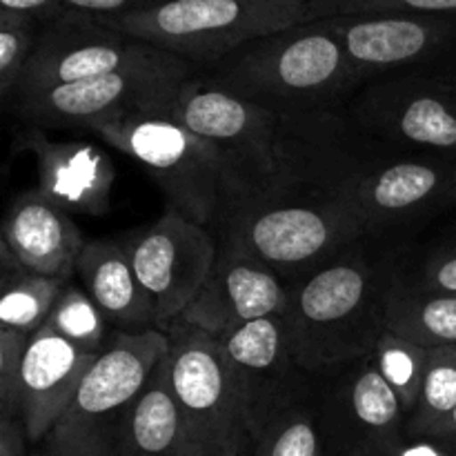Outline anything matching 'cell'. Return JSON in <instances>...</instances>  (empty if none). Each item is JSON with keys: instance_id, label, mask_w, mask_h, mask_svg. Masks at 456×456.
Segmentation results:
<instances>
[{"instance_id": "obj_1", "label": "cell", "mask_w": 456, "mask_h": 456, "mask_svg": "<svg viewBox=\"0 0 456 456\" xmlns=\"http://www.w3.org/2000/svg\"><path fill=\"white\" fill-rule=\"evenodd\" d=\"M169 116L216 150L245 205L334 191L381 160L359 141L363 129L338 110L267 107L218 87L200 71L178 89Z\"/></svg>"}, {"instance_id": "obj_2", "label": "cell", "mask_w": 456, "mask_h": 456, "mask_svg": "<svg viewBox=\"0 0 456 456\" xmlns=\"http://www.w3.org/2000/svg\"><path fill=\"white\" fill-rule=\"evenodd\" d=\"M392 281L387 267L350 248L292 288L289 337L310 377L346 372L372 356L386 332Z\"/></svg>"}, {"instance_id": "obj_3", "label": "cell", "mask_w": 456, "mask_h": 456, "mask_svg": "<svg viewBox=\"0 0 456 456\" xmlns=\"http://www.w3.org/2000/svg\"><path fill=\"white\" fill-rule=\"evenodd\" d=\"M200 74L218 87L279 110H337L361 87L325 20H310L243 45Z\"/></svg>"}, {"instance_id": "obj_4", "label": "cell", "mask_w": 456, "mask_h": 456, "mask_svg": "<svg viewBox=\"0 0 456 456\" xmlns=\"http://www.w3.org/2000/svg\"><path fill=\"white\" fill-rule=\"evenodd\" d=\"M94 134L147 167L167 196L169 209L200 225L221 227L245 205L216 150L169 111L127 116Z\"/></svg>"}, {"instance_id": "obj_5", "label": "cell", "mask_w": 456, "mask_h": 456, "mask_svg": "<svg viewBox=\"0 0 456 456\" xmlns=\"http://www.w3.org/2000/svg\"><path fill=\"white\" fill-rule=\"evenodd\" d=\"M203 71L243 45L310 22V0H167L145 12L98 18Z\"/></svg>"}, {"instance_id": "obj_6", "label": "cell", "mask_w": 456, "mask_h": 456, "mask_svg": "<svg viewBox=\"0 0 456 456\" xmlns=\"http://www.w3.org/2000/svg\"><path fill=\"white\" fill-rule=\"evenodd\" d=\"M221 230L223 245L279 276L281 272L312 274L370 234L359 212L337 190L245 205Z\"/></svg>"}, {"instance_id": "obj_7", "label": "cell", "mask_w": 456, "mask_h": 456, "mask_svg": "<svg viewBox=\"0 0 456 456\" xmlns=\"http://www.w3.org/2000/svg\"><path fill=\"white\" fill-rule=\"evenodd\" d=\"M167 352L169 337L156 328L107 341L43 441V456H116L120 426Z\"/></svg>"}, {"instance_id": "obj_8", "label": "cell", "mask_w": 456, "mask_h": 456, "mask_svg": "<svg viewBox=\"0 0 456 456\" xmlns=\"http://www.w3.org/2000/svg\"><path fill=\"white\" fill-rule=\"evenodd\" d=\"M169 370L200 456H254L258 430L216 337L178 319L167 330Z\"/></svg>"}, {"instance_id": "obj_9", "label": "cell", "mask_w": 456, "mask_h": 456, "mask_svg": "<svg viewBox=\"0 0 456 456\" xmlns=\"http://www.w3.org/2000/svg\"><path fill=\"white\" fill-rule=\"evenodd\" d=\"M196 71L183 58L159 49L154 56L110 74L18 101L16 110L36 127H85L94 132L127 116L169 111L178 89Z\"/></svg>"}, {"instance_id": "obj_10", "label": "cell", "mask_w": 456, "mask_h": 456, "mask_svg": "<svg viewBox=\"0 0 456 456\" xmlns=\"http://www.w3.org/2000/svg\"><path fill=\"white\" fill-rule=\"evenodd\" d=\"M436 67L365 83L352 102V120L368 136L456 159V78Z\"/></svg>"}, {"instance_id": "obj_11", "label": "cell", "mask_w": 456, "mask_h": 456, "mask_svg": "<svg viewBox=\"0 0 456 456\" xmlns=\"http://www.w3.org/2000/svg\"><path fill=\"white\" fill-rule=\"evenodd\" d=\"M134 272L156 305V330L167 334L208 281L218 258L209 227L167 209L123 240Z\"/></svg>"}, {"instance_id": "obj_12", "label": "cell", "mask_w": 456, "mask_h": 456, "mask_svg": "<svg viewBox=\"0 0 456 456\" xmlns=\"http://www.w3.org/2000/svg\"><path fill=\"white\" fill-rule=\"evenodd\" d=\"M361 85L436 67L456 53V13H363L325 18Z\"/></svg>"}, {"instance_id": "obj_13", "label": "cell", "mask_w": 456, "mask_h": 456, "mask_svg": "<svg viewBox=\"0 0 456 456\" xmlns=\"http://www.w3.org/2000/svg\"><path fill=\"white\" fill-rule=\"evenodd\" d=\"M159 47L111 29L85 13L65 12L43 25L13 101L40 96L62 85L96 78L154 56Z\"/></svg>"}, {"instance_id": "obj_14", "label": "cell", "mask_w": 456, "mask_h": 456, "mask_svg": "<svg viewBox=\"0 0 456 456\" xmlns=\"http://www.w3.org/2000/svg\"><path fill=\"white\" fill-rule=\"evenodd\" d=\"M337 191L374 234L456 203V160L445 156L374 160Z\"/></svg>"}, {"instance_id": "obj_15", "label": "cell", "mask_w": 456, "mask_h": 456, "mask_svg": "<svg viewBox=\"0 0 456 456\" xmlns=\"http://www.w3.org/2000/svg\"><path fill=\"white\" fill-rule=\"evenodd\" d=\"M330 456H392L405 436V412L372 356L346 370L321 399Z\"/></svg>"}, {"instance_id": "obj_16", "label": "cell", "mask_w": 456, "mask_h": 456, "mask_svg": "<svg viewBox=\"0 0 456 456\" xmlns=\"http://www.w3.org/2000/svg\"><path fill=\"white\" fill-rule=\"evenodd\" d=\"M218 341L239 377L258 432L276 412L307 399L310 374L294 356L288 312L240 325Z\"/></svg>"}, {"instance_id": "obj_17", "label": "cell", "mask_w": 456, "mask_h": 456, "mask_svg": "<svg viewBox=\"0 0 456 456\" xmlns=\"http://www.w3.org/2000/svg\"><path fill=\"white\" fill-rule=\"evenodd\" d=\"M289 303L292 288L274 270L230 245H221L208 281L181 319L209 337L221 338L263 316L285 314Z\"/></svg>"}, {"instance_id": "obj_18", "label": "cell", "mask_w": 456, "mask_h": 456, "mask_svg": "<svg viewBox=\"0 0 456 456\" xmlns=\"http://www.w3.org/2000/svg\"><path fill=\"white\" fill-rule=\"evenodd\" d=\"M13 151L36 160L38 190L69 214L105 216L111 208L116 167L110 156L87 141H56L29 125L13 141Z\"/></svg>"}, {"instance_id": "obj_19", "label": "cell", "mask_w": 456, "mask_h": 456, "mask_svg": "<svg viewBox=\"0 0 456 456\" xmlns=\"http://www.w3.org/2000/svg\"><path fill=\"white\" fill-rule=\"evenodd\" d=\"M98 354L61 337L49 325L31 334L20 379V419L29 444L47 439Z\"/></svg>"}, {"instance_id": "obj_20", "label": "cell", "mask_w": 456, "mask_h": 456, "mask_svg": "<svg viewBox=\"0 0 456 456\" xmlns=\"http://www.w3.org/2000/svg\"><path fill=\"white\" fill-rule=\"evenodd\" d=\"M83 249L71 214L38 187L18 196L3 221L0 256L36 274L71 281Z\"/></svg>"}, {"instance_id": "obj_21", "label": "cell", "mask_w": 456, "mask_h": 456, "mask_svg": "<svg viewBox=\"0 0 456 456\" xmlns=\"http://www.w3.org/2000/svg\"><path fill=\"white\" fill-rule=\"evenodd\" d=\"M116 456H200L174 390L169 352L125 417Z\"/></svg>"}, {"instance_id": "obj_22", "label": "cell", "mask_w": 456, "mask_h": 456, "mask_svg": "<svg viewBox=\"0 0 456 456\" xmlns=\"http://www.w3.org/2000/svg\"><path fill=\"white\" fill-rule=\"evenodd\" d=\"M76 274L107 323L120 332L156 328V305L138 281L123 243L107 239L85 243Z\"/></svg>"}, {"instance_id": "obj_23", "label": "cell", "mask_w": 456, "mask_h": 456, "mask_svg": "<svg viewBox=\"0 0 456 456\" xmlns=\"http://www.w3.org/2000/svg\"><path fill=\"white\" fill-rule=\"evenodd\" d=\"M386 332L423 347L456 346V294L392 281L386 297Z\"/></svg>"}, {"instance_id": "obj_24", "label": "cell", "mask_w": 456, "mask_h": 456, "mask_svg": "<svg viewBox=\"0 0 456 456\" xmlns=\"http://www.w3.org/2000/svg\"><path fill=\"white\" fill-rule=\"evenodd\" d=\"M3 258V294H0V328L31 337L47 323L58 297L69 281L36 274L12 258Z\"/></svg>"}, {"instance_id": "obj_25", "label": "cell", "mask_w": 456, "mask_h": 456, "mask_svg": "<svg viewBox=\"0 0 456 456\" xmlns=\"http://www.w3.org/2000/svg\"><path fill=\"white\" fill-rule=\"evenodd\" d=\"M254 456H330L319 405L303 399L261 428Z\"/></svg>"}, {"instance_id": "obj_26", "label": "cell", "mask_w": 456, "mask_h": 456, "mask_svg": "<svg viewBox=\"0 0 456 456\" xmlns=\"http://www.w3.org/2000/svg\"><path fill=\"white\" fill-rule=\"evenodd\" d=\"M372 361L377 365L383 381L392 387L405 412V423L417 410L421 399L423 379H426L430 347L419 343L405 341L392 332H383L377 347L372 352Z\"/></svg>"}, {"instance_id": "obj_27", "label": "cell", "mask_w": 456, "mask_h": 456, "mask_svg": "<svg viewBox=\"0 0 456 456\" xmlns=\"http://www.w3.org/2000/svg\"><path fill=\"white\" fill-rule=\"evenodd\" d=\"M456 408V346L432 347L421 399L405 423V435H428Z\"/></svg>"}, {"instance_id": "obj_28", "label": "cell", "mask_w": 456, "mask_h": 456, "mask_svg": "<svg viewBox=\"0 0 456 456\" xmlns=\"http://www.w3.org/2000/svg\"><path fill=\"white\" fill-rule=\"evenodd\" d=\"M53 332L89 350L102 352L107 346V321L87 289L76 283H67L58 297L47 323Z\"/></svg>"}, {"instance_id": "obj_29", "label": "cell", "mask_w": 456, "mask_h": 456, "mask_svg": "<svg viewBox=\"0 0 456 456\" xmlns=\"http://www.w3.org/2000/svg\"><path fill=\"white\" fill-rule=\"evenodd\" d=\"M43 25L29 16L0 12V96L16 98Z\"/></svg>"}, {"instance_id": "obj_30", "label": "cell", "mask_w": 456, "mask_h": 456, "mask_svg": "<svg viewBox=\"0 0 456 456\" xmlns=\"http://www.w3.org/2000/svg\"><path fill=\"white\" fill-rule=\"evenodd\" d=\"M363 13H456V0H310L312 20Z\"/></svg>"}, {"instance_id": "obj_31", "label": "cell", "mask_w": 456, "mask_h": 456, "mask_svg": "<svg viewBox=\"0 0 456 456\" xmlns=\"http://www.w3.org/2000/svg\"><path fill=\"white\" fill-rule=\"evenodd\" d=\"M29 337L0 328V417L20 419V379Z\"/></svg>"}, {"instance_id": "obj_32", "label": "cell", "mask_w": 456, "mask_h": 456, "mask_svg": "<svg viewBox=\"0 0 456 456\" xmlns=\"http://www.w3.org/2000/svg\"><path fill=\"white\" fill-rule=\"evenodd\" d=\"M412 285L426 292L456 294V248H445L428 258Z\"/></svg>"}, {"instance_id": "obj_33", "label": "cell", "mask_w": 456, "mask_h": 456, "mask_svg": "<svg viewBox=\"0 0 456 456\" xmlns=\"http://www.w3.org/2000/svg\"><path fill=\"white\" fill-rule=\"evenodd\" d=\"M167 0H62V13L76 12L94 18H116L125 13L145 12Z\"/></svg>"}, {"instance_id": "obj_34", "label": "cell", "mask_w": 456, "mask_h": 456, "mask_svg": "<svg viewBox=\"0 0 456 456\" xmlns=\"http://www.w3.org/2000/svg\"><path fill=\"white\" fill-rule=\"evenodd\" d=\"M392 456H456V441L441 435H405Z\"/></svg>"}, {"instance_id": "obj_35", "label": "cell", "mask_w": 456, "mask_h": 456, "mask_svg": "<svg viewBox=\"0 0 456 456\" xmlns=\"http://www.w3.org/2000/svg\"><path fill=\"white\" fill-rule=\"evenodd\" d=\"M0 12L20 13L47 25L62 13V0H0Z\"/></svg>"}, {"instance_id": "obj_36", "label": "cell", "mask_w": 456, "mask_h": 456, "mask_svg": "<svg viewBox=\"0 0 456 456\" xmlns=\"http://www.w3.org/2000/svg\"><path fill=\"white\" fill-rule=\"evenodd\" d=\"M25 423L18 417H0V456H27Z\"/></svg>"}, {"instance_id": "obj_37", "label": "cell", "mask_w": 456, "mask_h": 456, "mask_svg": "<svg viewBox=\"0 0 456 456\" xmlns=\"http://www.w3.org/2000/svg\"><path fill=\"white\" fill-rule=\"evenodd\" d=\"M428 435H441V436H448V439L456 441V408L444 419V421L439 423V426H435V430L428 432Z\"/></svg>"}]
</instances>
